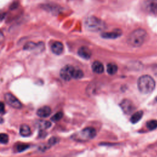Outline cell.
Returning <instances> with one entry per match:
<instances>
[{
	"mask_svg": "<svg viewBox=\"0 0 157 157\" xmlns=\"http://www.w3.org/2000/svg\"><path fill=\"white\" fill-rule=\"evenodd\" d=\"M147 38V33L143 29H137L133 31L128 37V44L133 47L141 46Z\"/></svg>",
	"mask_w": 157,
	"mask_h": 157,
	"instance_id": "6da1fadb",
	"label": "cell"
},
{
	"mask_svg": "<svg viewBox=\"0 0 157 157\" xmlns=\"http://www.w3.org/2000/svg\"><path fill=\"white\" fill-rule=\"evenodd\" d=\"M137 87L140 93L143 94H148L154 90L155 82L151 76L148 75H144L138 78Z\"/></svg>",
	"mask_w": 157,
	"mask_h": 157,
	"instance_id": "7a4b0ae2",
	"label": "cell"
},
{
	"mask_svg": "<svg viewBox=\"0 0 157 157\" xmlns=\"http://www.w3.org/2000/svg\"><path fill=\"white\" fill-rule=\"evenodd\" d=\"M84 23L85 28L92 32L101 31L106 28L105 22L94 16L88 17L85 19Z\"/></svg>",
	"mask_w": 157,
	"mask_h": 157,
	"instance_id": "3957f363",
	"label": "cell"
},
{
	"mask_svg": "<svg viewBox=\"0 0 157 157\" xmlns=\"http://www.w3.org/2000/svg\"><path fill=\"white\" fill-rule=\"evenodd\" d=\"M4 99L6 102L13 108L20 109L22 107L21 102L11 93H6L4 95Z\"/></svg>",
	"mask_w": 157,
	"mask_h": 157,
	"instance_id": "277c9868",
	"label": "cell"
},
{
	"mask_svg": "<svg viewBox=\"0 0 157 157\" xmlns=\"http://www.w3.org/2000/svg\"><path fill=\"white\" fill-rule=\"evenodd\" d=\"M96 135V131L93 128H85L79 133V138L81 140H86L93 139Z\"/></svg>",
	"mask_w": 157,
	"mask_h": 157,
	"instance_id": "5b68a950",
	"label": "cell"
},
{
	"mask_svg": "<svg viewBox=\"0 0 157 157\" xmlns=\"http://www.w3.org/2000/svg\"><path fill=\"white\" fill-rule=\"evenodd\" d=\"M74 67L71 65H66L60 71V76L61 77L66 80H70L72 78V73Z\"/></svg>",
	"mask_w": 157,
	"mask_h": 157,
	"instance_id": "8992f818",
	"label": "cell"
},
{
	"mask_svg": "<svg viewBox=\"0 0 157 157\" xmlns=\"http://www.w3.org/2000/svg\"><path fill=\"white\" fill-rule=\"evenodd\" d=\"M120 106L123 112L126 114H130L135 109V106L133 103L130 100L127 99H123L120 102Z\"/></svg>",
	"mask_w": 157,
	"mask_h": 157,
	"instance_id": "52a82bcc",
	"label": "cell"
},
{
	"mask_svg": "<svg viewBox=\"0 0 157 157\" xmlns=\"http://www.w3.org/2000/svg\"><path fill=\"white\" fill-rule=\"evenodd\" d=\"M145 8L149 13L157 14V0H148L145 3Z\"/></svg>",
	"mask_w": 157,
	"mask_h": 157,
	"instance_id": "ba28073f",
	"label": "cell"
},
{
	"mask_svg": "<svg viewBox=\"0 0 157 157\" xmlns=\"http://www.w3.org/2000/svg\"><path fill=\"white\" fill-rule=\"evenodd\" d=\"M78 55L83 59H88L91 56V52L88 47L83 46L78 49Z\"/></svg>",
	"mask_w": 157,
	"mask_h": 157,
	"instance_id": "9c48e42d",
	"label": "cell"
},
{
	"mask_svg": "<svg viewBox=\"0 0 157 157\" xmlns=\"http://www.w3.org/2000/svg\"><path fill=\"white\" fill-rule=\"evenodd\" d=\"M121 35V31L120 29H115L112 32H106L101 34V36L105 39H116Z\"/></svg>",
	"mask_w": 157,
	"mask_h": 157,
	"instance_id": "30bf717a",
	"label": "cell"
},
{
	"mask_svg": "<svg viewBox=\"0 0 157 157\" xmlns=\"http://www.w3.org/2000/svg\"><path fill=\"white\" fill-rule=\"evenodd\" d=\"M51 109L48 106H43L39 108L37 111V115L41 118L48 117L51 113Z\"/></svg>",
	"mask_w": 157,
	"mask_h": 157,
	"instance_id": "8fae6325",
	"label": "cell"
},
{
	"mask_svg": "<svg viewBox=\"0 0 157 157\" xmlns=\"http://www.w3.org/2000/svg\"><path fill=\"white\" fill-rule=\"evenodd\" d=\"M51 49L53 53L58 55L63 53V50H64V46H63V44L61 42L56 41V42H55L52 44V45L51 47Z\"/></svg>",
	"mask_w": 157,
	"mask_h": 157,
	"instance_id": "7c38bea8",
	"label": "cell"
},
{
	"mask_svg": "<svg viewBox=\"0 0 157 157\" xmlns=\"http://www.w3.org/2000/svg\"><path fill=\"white\" fill-rule=\"evenodd\" d=\"M91 67L93 71L96 74H101L104 71V65L99 61H94L92 64Z\"/></svg>",
	"mask_w": 157,
	"mask_h": 157,
	"instance_id": "4fadbf2b",
	"label": "cell"
},
{
	"mask_svg": "<svg viewBox=\"0 0 157 157\" xmlns=\"http://www.w3.org/2000/svg\"><path fill=\"white\" fill-rule=\"evenodd\" d=\"M20 134L21 136L28 137L31 134V131L30 128L25 124H21L20 128Z\"/></svg>",
	"mask_w": 157,
	"mask_h": 157,
	"instance_id": "5bb4252c",
	"label": "cell"
},
{
	"mask_svg": "<svg viewBox=\"0 0 157 157\" xmlns=\"http://www.w3.org/2000/svg\"><path fill=\"white\" fill-rule=\"evenodd\" d=\"M143 114H144L143 111H142V110H139V111H137V112L134 113L132 115V116L131 117V118H130L131 122L133 124L137 123L142 118Z\"/></svg>",
	"mask_w": 157,
	"mask_h": 157,
	"instance_id": "9a60e30c",
	"label": "cell"
},
{
	"mask_svg": "<svg viewBox=\"0 0 157 157\" xmlns=\"http://www.w3.org/2000/svg\"><path fill=\"white\" fill-rule=\"evenodd\" d=\"M36 124L37 127L42 131L48 129L51 126V123L48 121L45 120H39L37 121Z\"/></svg>",
	"mask_w": 157,
	"mask_h": 157,
	"instance_id": "2e32d148",
	"label": "cell"
},
{
	"mask_svg": "<svg viewBox=\"0 0 157 157\" xmlns=\"http://www.w3.org/2000/svg\"><path fill=\"white\" fill-rule=\"evenodd\" d=\"M118 71L117 65L114 63H109L107 65V72L110 75H113Z\"/></svg>",
	"mask_w": 157,
	"mask_h": 157,
	"instance_id": "e0dca14e",
	"label": "cell"
},
{
	"mask_svg": "<svg viewBox=\"0 0 157 157\" xmlns=\"http://www.w3.org/2000/svg\"><path fill=\"white\" fill-rule=\"evenodd\" d=\"M83 77V72L79 69H74L72 73V78L75 79H80Z\"/></svg>",
	"mask_w": 157,
	"mask_h": 157,
	"instance_id": "ac0fdd59",
	"label": "cell"
},
{
	"mask_svg": "<svg viewBox=\"0 0 157 157\" xmlns=\"http://www.w3.org/2000/svg\"><path fill=\"white\" fill-rule=\"evenodd\" d=\"M147 127L150 130H153L157 128V120H151L148 121L147 123Z\"/></svg>",
	"mask_w": 157,
	"mask_h": 157,
	"instance_id": "d6986e66",
	"label": "cell"
},
{
	"mask_svg": "<svg viewBox=\"0 0 157 157\" xmlns=\"http://www.w3.org/2000/svg\"><path fill=\"white\" fill-rule=\"evenodd\" d=\"M37 45L38 44H35L34 42H28L24 46V50H34L37 46Z\"/></svg>",
	"mask_w": 157,
	"mask_h": 157,
	"instance_id": "ffe728a7",
	"label": "cell"
},
{
	"mask_svg": "<svg viewBox=\"0 0 157 157\" xmlns=\"http://www.w3.org/2000/svg\"><path fill=\"white\" fill-rule=\"evenodd\" d=\"M9 141V136L7 134L4 133L0 134V143L1 144H7Z\"/></svg>",
	"mask_w": 157,
	"mask_h": 157,
	"instance_id": "44dd1931",
	"label": "cell"
},
{
	"mask_svg": "<svg viewBox=\"0 0 157 157\" xmlns=\"http://www.w3.org/2000/svg\"><path fill=\"white\" fill-rule=\"evenodd\" d=\"M63 116V113L61 112H57L56 114H55L52 117V120L54 121H59V120H61Z\"/></svg>",
	"mask_w": 157,
	"mask_h": 157,
	"instance_id": "7402d4cb",
	"label": "cell"
},
{
	"mask_svg": "<svg viewBox=\"0 0 157 157\" xmlns=\"http://www.w3.org/2000/svg\"><path fill=\"white\" fill-rule=\"evenodd\" d=\"M28 147H29V145H27V144H19L17 146V151L18 152H21V151H23L25 150Z\"/></svg>",
	"mask_w": 157,
	"mask_h": 157,
	"instance_id": "603a6c76",
	"label": "cell"
},
{
	"mask_svg": "<svg viewBox=\"0 0 157 157\" xmlns=\"http://www.w3.org/2000/svg\"><path fill=\"white\" fill-rule=\"evenodd\" d=\"M59 139L55 137H51L49 140H48V144L50 145H53L55 144H56V143H58Z\"/></svg>",
	"mask_w": 157,
	"mask_h": 157,
	"instance_id": "cb8c5ba5",
	"label": "cell"
},
{
	"mask_svg": "<svg viewBox=\"0 0 157 157\" xmlns=\"http://www.w3.org/2000/svg\"><path fill=\"white\" fill-rule=\"evenodd\" d=\"M5 113V106L2 102H0V113L4 114Z\"/></svg>",
	"mask_w": 157,
	"mask_h": 157,
	"instance_id": "d4e9b609",
	"label": "cell"
},
{
	"mask_svg": "<svg viewBox=\"0 0 157 157\" xmlns=\"http://www.w3.org/2000/svg\"><path fill=\"white\" fill-rule=\"evenodd\" d=\"M4 34H3V33H2V31H0V44L4 41Z\"/></svg>",
	"mask_w": 157,
	"mask_h": 157,
	"instance_id": "484cf974",
	"label": "cell"
},
{
	"mask_svg": "<svg viewBox=\"0 0 157 157\" xmlns=\"http://www.w3.org/2000/svg\"><path fill=\"white\" fill-rule=\"evenodd\" d=\"M5 16H6V14H5V13H0V21L4 19V18L5 17Z\"/></svg>",
	"mask_w": 157,
	"mask_h": 157,
	"instance_id": "4316f807",
	"label": "cell"
},
{
	"mask_svg": "<svg viewBox=\"0 0 157 157\" xmlns=\"http://www.w3.org/2000/svg\"><path fill=\"white\" fill-rule=\"evenodd\" d=\"M3 119L1 118V117H0V123H2V122H3Z\"/></svg>",
	"mask_w": 157,
	"mask_h": 157,
	"instance_id": "83f0119b",
	"label": "cell"
},
{
	"mask_svg": "<svg viewBox=\"0 0 157 157\" xmlns=\"http://www.w3.org/2000/svg\"><path fill=\"white\" fill-rule=\"evenodd\" d=\"M156 101H157V97H156Z\"/></svg>",
	"mask_w": 157,
	"mask_h": 157,
	"instance_id": "f1b7e54d",
	"label": "cell"
}]
</instances>
